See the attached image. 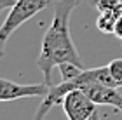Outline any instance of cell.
<instances>
[{
	"label": "cell",
	"instance_id": "cell-1",
	"mask_svg": "<svg viewBox=\"0 0 122 120\" xmlns=\"http://www.w3.org/2000/svg\"><path fill=\"white\" fill-rule=\"evenodd\" d=\"M80 0H56L54 16L46 30V35L40 43V54L37 59V68L44 75V82L52 85V70L61 63H73L84 68L79 51L70 35V16Z\"/></svg>",
	"mask_w": 122,
	"mask_h": 120
},
{
	"label": "cell",
	"instance_id": "cell-2",
	"mask_svg": "<svg viewBox=\"0 0 122 120\" xmlns=\"http://www.w3.org/2000/svg\"><path fill=\"white\" fill-rule=\"evenodd\" d=\"M91 84H105V85H110V87H119V84L115 82V78L112 77V73H110V70H108V64L107 66H99V68L84 70V72L75 78L63 80L61 84H56V85L52 84L51 91L47 92V96L42 97V103L38 105L33 120H46L47 113L56 105H61L63 99H65V96L68 94L70 91L86 89V87L91 85Z\"/></svg>",
	"mask_w": 122,
	"mask_h": 120
},
{
	"label": "cell",
	"instance_id": "cell-3",
	"mask_svg": "<svg viewBox=\"0 0 122 120\" xmlns=\"http://www.w3.org/2000/svg\"><path fill=\"white\" fill-rule=\"evenodd\" d=\"M49 4H51V0H18L16 2V5L9 10L7 18L0 26V45H2V51H4V45L9 40V37L21 24H25L35 14L44 10Z\"/></svg>",
	"mask_w": 122,
	"mask_h": 120
},
{
	"label": "cell",
	"instance_id": "cell-4",
	"mask_svg": "<svg viewBox=\"0 0 122 120\" xmlns=\"http://www.w3.org/2000/svg\"><path fill=\"white\" fill-rule=\"evenodd\" d=\"M68 120H89L96 111V103L86 94L84 89H73L65 96L61 103Z\"/></svg>",
	"mask_w": 122,
	"mask_h": 120
},
{
	"label": "cell",
	"instance_id": "cell-5",
	"mask_svg": "<svg viewBox=\"0 0 122 120\" xmlns=\"http://www.w3.org/2000/svg\"><path fill=\"white\" fill-rule=\"evenodd\" d=\"M51 91V85L42 84H18V82L2 78L0 80V101H14L21 97H44Z\"/></svg>",
	"mask_w": 122,
	"mask_h": 120
},
{
	"label": "cell",
	"instance_id": "cell-6",
	"mask_svg": "<svg viewBox=\"0 0 122 120\" xmlns=\"http://www.w3.org/2000/svg\"><path fill=\"white\" fill-rule=\"evenodd\" d=\"M117 89L119 87H110V85H105V84H91L84 91L96 105L112 106L113 110L122 113V94Z\"/></svg>",
	"mask_w": 122,
	"mask_h": 120
},
{
	"label": "cell",
	"instance_id": "cell-7",
	"mask_svg": "<svg viewBox=\"0 0 122 120\" xmlns=\"http://www.w3.org/2000/svg\"><path fill=\"white\" fill-rule=\"evenodd\" d=\"M119 12L115 10H99L98 14V19H96V26L99 31L107 35H112L113 30H115V23H117V18H119Z\"/></svg>",
	"mask_w": 122,
	"mask_h": 120
},
{
	"label": "cell",
	"instance_id": "cell-8",
	"mask_svg": "<svg viewBox=\"0 0 122 120\" xmlns=\"http://www.w3.org/2000/svg\"><path fill=\"white\" fill-rule=\"evenodd\" d=\"M58 68H59V73H61V77H63V80L75 78V77H79V75L86 70V68L77 66V64H73V63H61Z\"/></svg>",
	"mask_w": 122,
	"mask_h": 120
},
{
	"label": "cell",
	"instance_id": "cell-9",
	"mask_svg": "<svg viewBox=\"0 0 122 120\" xmlns=\"http://www.w3.org/2000/svg\"><path fill=\"white\" fill-rule=\"evenodd\" d=\"M108 70H110V73H112V77L115 78V82L119 84V87H122V58L110 61Z\"/></svg>",
	"mask_w": 122,
	"mask_h": 120
},
{
	"label": "cell",
	"instance_id": "cell-10",
	"mask_svg": "<svg viewBox=\"0 0 122 120\" xmlns=\"http://www.w3.org/2000/svg\"><path fill=\"white\" fill-rule=\"evenodd\" d=\"M113 35L117 37V38H120V40H122V12H120V16H119V18H117V23H115Z\"/></svg>",
	"mask_w": 122,
	"mask_h": 120
},
{
	"label": "cell",
	"instance_id": "cell-11",
	"mask_svg": "<svg viewBox=\"0 0 122 120\" xmlns=\"http://www.w3.org/2000/svg\"><path fill=\"white\" fill-rule=\"evenodd\" d=\"M18 0H0V9L5 10V9H12Z\"/></svg>",
	"mask_w": 122,
	"mask_h": 120
},
{
	"label": "cell",
	"instance_id": "cell-12",
	"mask_svg": "<svg viewBox=\"0 0 122 120\" xmlns=\"http://www.w3.org/2000/svg\"><path fill=\"white\" fill-rule=\"evenodd\" d=\"M89 120H101V117H99V113H98V111H94L92 115H91V118H89Z\"/></svg>",
	"mask_w": 122,
	"mask_h": 120
}]
</instances>
